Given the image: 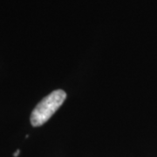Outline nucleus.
Here are the masks:
<instances>
[{"label": "nucleus", "instance_id": "f257e3e1", "mask_svg": "<svg viewBox=\"0 0 157 157\" xmlns=\"http://www.w3.org/2000/svg\"><path fill=\"white\" fill-rule=\"evenodd\" d=\"M67 99V94L63 90L53 91L45 97L33 109L31 114V123L33 127L45 124L53 113L59 108Z\"/></svg>", "mask_w": 157, "mask_h": 157}, {"label": "nucleus", "instance_id": "f03ea898", "mask_svg": "<svg viewBox=\"0 0 157 157\" xmlns=\"http://www.w3.org/2000/svg\"><path fill=\"white\" fill-rule=\"evenodd\" d=\"M19 152H20V151H19V149H17V151H16V152H15V153H14V154H13V156L17 157V155H19Z\"/></svg>", "mask_w": 157, "mask_h": 157}]
</instances>
